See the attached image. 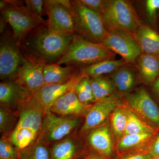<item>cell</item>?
I'll use <instances>...</instances> for the list:
<instances>
[{
  "label": "cell",
  "mask_w": 159,
  "mask_h": 159,
  "mask_svg": "<svg viewBox=\"0 0 159 159\" xmlns=\"http://www.w3.org/2000/svg\"><path fill=\"white\" fill-rule=\"evenodd\" d=\"M44 9L48 16L47 25L49 30L74 34V18L64 0H45Z\"/></svg>",
  "instance_id": "obj_10"
},
{
  "label": "cell",
  "mask_w": 159,
  "mask_h": 159,
  "mask_svg": "<svg viewBox=\"0 0 159 159\" xmlns=\"http://www.w3.org/2000/svg\"><path fill=\"white\" fill-rule=\"evenodd\" d=\"M115 55L114 52L102 44L92 42L74 34L70 45L56 63L83 69L105 60L111 59Z\"/></svg>",
  "instance_id": "obj_3"
},
{
  "label": "cell",
  "mask_w": 159,
  "mask_h": 159,
  "mask_svg": "<svg viewBox=\"0 0 159 159\" xmlns=\"http://www.w3.org/2000/svg\"><path fill=\"white\" fill-rule=\"evenodd\" d=\"M139 70L147 83L153 82L159 76V57L142 53L139 57Z\"/></svg>",
  "instance_id": "obj_21"
},
{
  "label": "cell",
  "mask_w": 159,
  "mask_h": 159,
  "mask_svg": "<svg viewBox=\"0 0 159 159\" xmlns=\"http://www.w3.org/2000/svg\"><path fill=\"white\" fill-rule=\"evenodd\" d=\"M8 25L9 24L6 19L3 17V16L1 15V16H0V33L1 34L3 33L9 27Z\"/></svg>",
  "instance_id": "obj_38"
},
{
  "label": "cell",
  "mask_w": 159,
  "mask_h": 159,
  "mask_svg": "<svg viewBox=\"0 0 159 159\" xmlns=\"http://www.w3.org/2000/svg\"><path fill=\"white\" fill-rule=\"evenodd\" d=\"M101 16L106 29L107 31L108 29V31L120 29L133 35L140 25L133 7L127 1H105Z\"/></svg>",
  "instance_id": "obj_6"
},
{
  "label": "cell",
  "mask_w": 159,
  "mask_h": 159,
  "mask_svg": "<svg viewBox=\"0 0 159 159\" xmlns=\"http://www.w3.org/2000/svg\"><path fill=\"white\" fill-rule=\"evenodd\" d=\"M90 145L106 159H112L113 146L108 125L99 126L91 131L88 136Z\"/></svg>",
  "instance_id": "obj_17"
},
{
  "label": "cell",
  "mask_w": 159,
  "mask_h": 159,
  "mask_svg": "<svg viewBox=\"0 0 159 159\" xmlns=\"http://www.w3.org/2000/svg\"><path fill=\"white\" fill-rule=\"evenodd\" d=\"M74 34L54 32L47 24L30 31L20 42L26 58L43 64L56 63L70 45Z\"/></svg>",
  "instance_id": "obj_1"
},
{
  "label": "cell",
  "mask_w": 159,
  "mask_h": 159,
  "mask_svg": "<svg viewBox=\"0 0 159 159\" xmlns=\"http://www.w3.org/2000/svg\"><path fill=\"white\" fill-rule=\"evenodd\" d=\"M151 159H159V157H152Z\"/></svg>",
  "instance_id": "obj_40"
},
{
  "label": "cell",
  "mask_w": 159,
  "mask_h": 159,
  "mask_svg": "<svg viewBox=\"0 0 159 159\" xmlns=\"http://www.w3.org/2000/svg\"><path fill=\"white\" fill-rule=\"evenodd\" d=\"M0 10L1 15L8 22L14 37L19 42L30 31L47 24L29 12L25 1L1 0Z\"/></svg>",
  "instance_id": "obj_5"
},
{
  "label": "cell",
  "mask_w": 159,
  "mask_h": 159,
  "mask_svg": "<svg viewBox=\"0 0 159 159\" xmlns=\"http://www.w3.org/2000/svg\"><path fill=\"white\" fill-rule=\"evenodd\" d=\"M25 4L27 9L33 16L43 22H47L43 16L45 13L44 9V1L43 0H25Z\"/></svg>",
  "instance_id": "obj_32"
},
{
  "label": "cell",
  "mask_w": 159,
  "mask_h": 159,
  "mask_svg": "<svg viewBox=\"0 0 159 159\" xmlns=\"http://www.w3.org/2000/svg\"><path fill=\"white\" fill-rule=\"evenodd\" d=\"M44 66L25 57L24 62L19 69L13 81L27 91L31 97L45 84Z\"/></svg>",
  "instance_id": "obj_11"
},
{
  "label": "cell",
  "mask_w": 159,
  "mask_h": 159,
  "mask_svg": "<svg viewBox=\"0 0 159 159\" xmlns=\"http://www.w3.org/2000/svg\"><path fill=\"white\" fill-rule=\"evenodd\" d=\"M18 112V122L8 139L21 150L34 144L37 140L45 112L29 99L20 107Z\"/></svg>",
  "instance_id": "obj_2"
},
{
  "label": "cell",
  "mask_w": 159,
  "mask_h": 159,
  "mask_svg": "<svg viewBox=\"0 0 159 159\" xmlns=\"http://www.w3.org/2000/svg\"><path fill=\"white\" fill-rule=\"evenodd\" d=\"M71 135L52 145L51 159H80L88 152H84Z\"/></svg>",
  "instance_id": "obj_20"
},
{
  "label": "cell",
  "mask_w": 159,
  "mask_h": 159,
  "mask_svg": "<svg viewBox=\"0 0 159 159\" xmlns=\"http://www.w3.org/2000/svg\"><path fill=\"white\" fill-rule=\"evenodd\" d=\"M125 111L127 114V122L123 135L157 131L156 129L143 122L135 114L130 111Z\"/></svg>",
  "instance_id": "obj_29"
},
{
  "label": "cell",
  "mask_w": 159,
  "mask_h": 159,
  "mask_svg": "<svg viewBox=\"0 0 159 159\" xmlns=\"http://www.w3.org/2000/svg\"><path fill=\"white\" fill-rule=\"evenodd\" d=\"M19 115L0 105V132L1 136H9L18 122Z\"/></svg>",
  "instance_id": "obj_28"
},
{
  "label": "cell",
  "mask_w": 159,
  "mask_h": 159,
  "mask_svg": "<svg viewBox=\"0 0 159 159\" xmlns=\"http://www.w3.org/2000/svg\"><path fill=\"white\" fill-rule=\"evenodd\" d=\"M152 157L149 152L145 151L126 154L119 157L118 159H151Z\"/></svg>",
  "instance_id": "obj_35"
},
{
  "label": "cell",
  "mask_w": 159,
  "mask_h": 159,
  "mask_svg": "<svg viewBox=\"0 0 159 159\" xmlns=\"http://www.w3.org/2000/svg\"><path fill=\"white\" fill-rule=\"evenodd\" d=\"M148 152L152 157H159V135L155 140Z\"/></svg>",
  "instance_id": "obj_36"
},
{
  "label": "cell",
  "mask_w": 159,
  "mask_h": 159,
  "mask_svg": "<svg viewBox=\"0 0 159 159\" xmlns=\"http://www.w3.org/2000/svg\"><path fill=\"white\" fill-rule=\"evenodd\" d=\"M111 78L118 89L122 93L128 92L134 84L133 72L127 68H122L115 71L112 74Z\"/></svg>",
  "instance_id": "obj_25"
},
{
  "label": "cell",
  "mask_w": 159,
  "mask_h": 159,
  "mask_svg": "<svg viewBox=\"0 0 159 159\" xmlns=\"http://www.w3.org/2000/svg\"><path fill=\"white\" fill-rule=\"evenodd\" d=\"M75 92L80 101L84 105H92L96 102L91 85V78L85 74L75 86Z\"/></svg>",
  "instance_id": "obj_27"
},
{
  "label": "cell",
  "mask_w": 159,
  "mask_h": 159,
  "mask_svg": "<svg viewBox=\"0 0 159 159\" xmlns=\"http://www.w3.org/2000/svg\"><path fill=\"white\" fill-rule=\"evenodd\" d=\"M19 159H51L50 148L35 141L29 147L19 150Z\"/></svg>",
  "instance_id": "obj_26"
},
{
  "label": "cell",
  "mask_w": 159,
  "mask_h": 159,
  "mask_svg": "<svg viewBox=\"0 0 159 159\" xmlns=\"http://www.w3.org/2000/svg\"><path fill=\"white\" fill-rule=\"evenodd\" d=\"M119 103V97L114 94L94 103L86 115L83 131H88L100 126L117 108Z\"/></svg>",
  "instance_id": "obj_13"
},
{
  "label": "cell",
  "mask_w": 159,
  "mask_h": 159,
  "mask_svg": "<svg viewBox=\"0 0 159 159\" xmlns=\"http://www.w3.org/2000/svg\"><path fill=\"white\" fill-rule=\"evenodd\" d=\"M102 44L121 55L126 62H134L142 53L133 35L124 30L116 29L108 31Z\"/></svg>",
  "instance_id": "obj_9"
},
{
  "label": "cell",
  "mask_w": 159,
  "mask_h": 159,
  "mask_svg": "<svg viewBox=\"0 0 159 159\" xmlns=\"http://www.w3.org/2000/svg\"><path fill=\"white\" fill-rule=\"evenodd\" d=\"M80 159H106L99 154L96 151L88 152Z\"/></svg>",
  "instance_id": "obj_37"
},
{
  "label": "cell",
  "mask_w": 159,
  "mask_h": 159,
  "mask_svg": "<svg viewBox=\"0 0 159 159\" xmlns=\"http://www.w3.org/2000/svg\"><path fill=\"white\" fill-rule=\"evenodd\" d=\"M127 122V114L125 110L116 108L111 114L112 127L117 136L123 135Z\"/></svg>",
  "instance_id": "obj_30"
},
{
  "label": "cell",
  "mask_w": 159,
  "mask_h": 159,
  "mask_svg": "<svg viewBox=\"0 0 159 159\" xmlns=\"http://www.w3.org/2000/svg\"><path fill=\"white\" fill-rule=\"evenodd\" d=\"M0 159H19V149L8 137L1 136L0 139Z\"/></svg>",
  "instance_id": "obj_31"
},
{
  "label": "cell",
  "mask_w": 159,
  "mask_h": 159,
  "mask_svg": "<svg viewBox=\"0 0 159 159\" xmlns=\"http://www.w3.org/2000/svg\"><path fill=\"white\" fill-rule=\"evenodd\" d=\"M153 89L154 92L159 97V76L155 81L153 84Z\"/></svg>",
  "instance_id": "obj_39"
},
{
  "label": "cell",
  "mask_w": 159,
  "mask_h": 159,
  "mask_svg": "<svg viewBox=\"0 0 159 159\" xmlns=\"http://www.w3.org/2000/svg\"><path fill=\"white\" fill-rule=\"evenodd\" d=\"M92 106L84 105L80 102L75 93L74 87L59 97L53 103L50 110L58 116H86Z\"/></svg>",
  "instance_id": "obj_16"
},
{
  "label": "cell",
  "mask_w": 159,
  "mask_h": 159,
  "mask_svg": "<svg viewBox=\"0 0 159 159\" xmlns=\"http://www.w3.org/2000/svg\"><path fill=\"white\" fill-rule=\"evenodd\" d=\"M76 66H62L57 63L45 65L43 68L45 84H65L69 82L80 70Z\"/></svg>",
  "instance_id": "obj_18"
},
{
  "label": "cell",
  "mask_w": 159,
  "mask_h": 159,
  "mask_svg": "<svg viewBox=\"0 0 159 159\" xmlns=\"http://www.w3.org/2000/svg\"><path fill=\"white\" fill-rule=\"evenodd\" d=\"M145 6L148 18L152 23H154L159 11V0L146 1Z\"/></svg>",
  "instance_id": "obj_33"
},
{
  "label": "cell",
  "mask_w": 159,
  "mask_h": 159,
  "mask_svg": "<svg viewBox=\"0 0 159 159\" xmlns=\"http://www.w3.org/2000/svg\"><path fill=\"white\" fill-rule=\"evenodd\" d=\"M84 74L81 69L73 79L65 84H44L29 99L38 104L46 112L50 109L59 97L73 89Z\"/></svg>",
  "instance_id": "obj_12"
},
{
  "label": "cell",
  "mask_w": 159,
  "mask_h": 159,
  "mask_svg": "<svg viewBox=\"0 0 159 159\" xmlns=\"http://www.w3.org/2000/svg\"><path fill=\"white\" fill-rule=\"evenodd\" d=\"M133 36L142 52L159 57V35L153 29L140 25Z\"/></svg>",
  "instance_id": "obj_19"
},
{
  "label": "cell",
  "mask_w": 159,
  "mask_h": 159,
  "mask_svg": "<svg viewBox=\"0 0 159 159\" xmlns=\"http://www.w3.org/2000/svg\"><path fill=\"white\" fill-rule=\"evenodd\" d=\"M66 6L74 18V34L92 42L102 44L108 31L101 13L87 8L79 0L69 1Z\"/></svg>",
  "instance_id": "obj_4"
},
{
  "label": "cell",
  "mask_w": 159,
  "mask_h": 159,
  "mask_svg": "<svg viewBox=\"0 0 159 159\" xmlns=\"http://www.w3.org/2000/svg\"><path fill=\"white\" fill-rule=\"evenodd\" d=\"M82 5L89 9L102 14L104 9L105 1L101 0H79Z\"/></svg>",
  "instance_id": "obj_34"
},
{
  "label": "cell",
  "mask_w": 159,
  "mask_h": 159,
  "mask_svg": "<svg viewBox=\"0 0 159 159\" xmlns=\"http://www.w3.org/2000/svg\"><path fill=\"white\" fill-rule=\"evenodd\" d=\"M78 124L77 116H58L49 110L45 113L36 141L48 146L54 144L70 136Z\"/></svg>",
  "instance_id": "obj_8"
},
{
  "label": "cell",
  "mask_w": 159,
  "mask_h": 159,
  "mask_svg": "<svg viewBox=\"0 0 159 159\" xmlns=\"http://www.w3.org/2000/svg\"><path fill=\"white\" fill-rule=\"evenodd\" d=\"M127 104L134 111L159 127V108L144 88L139 89L125 97Z\"/></svg>",
  "instance_id": "obj_14"
},
{
  "label": "cell",
  "mask_w": 159,
  "mask_h": 159,
  "mask_svg": "<svg viewBox=\"0 0 159 159\" xmlns=\"http://www.w3.org/2000/svg\"><path fill=\"white\" fill-rule=\"evenodd\" d=\"M156 133V131L123 135L118 145V156L120 157L126 154L128 151L146 142L154 136Z\"/></svg>",
  "instance_id": "obj_23"
},
{
  "label": "cell",
  "mask_w": 159,
  "mask_h": 159,
  "mask_svg": "<svg viewBox=\"0 0 159 159\" xmlns=\"http://www.w3.org/2000/svg\"><path fill=\"white\" fill-rule=\"evenodd\" d=\"M125 62L124 59L105 60L83 68L82 70L85 75L92 78L114 72Z\"/></svg>",
  "instance_id": "obj_22"
},
{
  "label": "cell",
  "mask_w": 159,
  "mask_h": 159,
  "mask_svg": "<svg viewBox=\"0 0 159 159\" xmlns=\"http://www.w3.org/2000/svg\"><path fill=\"white\" fill-rule=\"evenodd\" d=\"M91 78V83L96 102L113 94L115 85L113 81L102 76Z\"/></svg>",
  "instance_id": "obj_24"
},
{
  "label": "cell",
  "mask_w": 159,
  "mask_h": 159,
  "mask_svg": "<svg viewBox=\"0 0 159 159\" xmlns=\"http://www.w3.org/2000/svg\"><path fill=\"white\" fill-rule=\"evenodd\" d=\"M25 57L20 42L14 37L11 27L1 34L0 38V79L13 81Z\"/></svg>",
  "instance_id": "obj_7"
},
{
  "label": "cell",
  "mask_w": 159,
  "mask_h": 159,
  "mask_svg": "<svg viewBox=\"0 0 159 159\" xmlns=\"http://www.w3.org/2000/svg\"><path fill=\"white\" fill-rule=\"evenodd\" d=\"M31 97L29 93L14 81L0 83V104L15 113H19L21 106Z\"/></svg>",
  "instance_id": "obj_15"
}]
</instances>
